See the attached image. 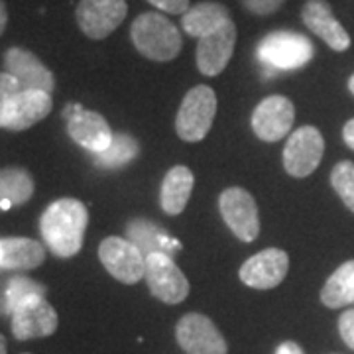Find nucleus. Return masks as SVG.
<instances>
[{
	"label": "nucleus",
	"mask_w": 354,
	"mask_h": 354,
	"mask_svg": "<svg viewBox=\"0 0 354 354\" xmlns=\"http://www.w3.org/2000/svg\"><path fill=\"white\" fill-rule=\"evenodd\" d=\"M88 211L79 199H57L39 218V232L46 248L57 258H71L83 248Z\"/></svg>",
	"instance_id": "f257e3e1"
},
{
	"label": "nucleus",
	"mask_w": 354,
	"mask_h": 354,
	"mask_svg": "<svg viewBox=\"0 0 354 354\" xmlns=\"http://www.w3.org/2000/svg\"><path fill=\"white\" fill-rule=\"evenodd\" d=\"M130 38L140 55L167 64L181 53L183 39L177 26L160 12H144L132 22Z\"/></svg>",
	"instance_id": "f03ea898"
},
{
	"label": "nucleus",
	"mask_w": 354,
	"mask_h": 354,
	"mask_svg": "<svg viewBox=\"0 0 354 354\" xmlns=\"http://www.w3.org/2000/svg\"><path fill=\"white\" fill-rule=\"evenodd\" d=\"M313 55H315V48L311 39L288 30L272 32L258 44V59L268 67L279 71L305 67L313 59Z\"/></svg>",
	"instance_id": "7ed1b4c3"
},
{
	"label": "nucleus",
	"mask_w": 354,
	"mask_h": 354,
	"mask_svg": "<svg viewBox=\"0 0 354 354\" xmlns=\"http://www.w3.org/2000/svg\"><path fill=\"white\" fill-rule=\"evenodd\" d=\"M216 114L215 91L197 85L185 93L176 116V132L183 142H201L213 127Z\"/></svg>",
	"instance_id": "20e7f679"
},
{
	"label": "nucleus",
	"mask_w": 354,
	"mask_h": 354,
	"mask_svg": "<svg viewBox=\"0 0 354 354\" xmlns=\"http://www.w3.org/2000/svg\"><path fill=\"white\" fill-rule=\"evenodd\" d=\"M10 325L16 341L46 339L57 330L59 317L53 305L44 299V295H30L14 307Z\"/></svg>",
	"instance_id": "39448f33"
},
{
	"label": "nucleus",
	"mask_w": 354,
	"mask_h": 354,
	"mask_svg": "<svg viewBox=\"0 0 354 354\" xmlns=\"http://www.w3.org/2000/svg\"><path fill=\"white\" fill-rule=\"evenodd\" d=\"M144 278L150 288V293L162 304L179 305L189 295V281L171 256H165V254L146 256Z\"/></svg>",
	"instance_id": "423d86ee"
},
{
	"label": "nucleus",
	"mask_w": 354,
	"mask_h": 354,
	"mask_svg": "<svg viewBox=\"0 0 354 354\" xmlns=\"http://www.w3.org/2000/svg\"><path fill=\"white\" fill-rule=\"evenodd\" d=\"M223 221L242 242H254L260 234V216L254 197L242 187H228L218 197Z\"/></svg>",
	"instance_id": "0eeeda50"
},
{
	"label": "nucleus",
	"mask_w": 354,
	"mask_h": 354,
	"mask_svg": "<svg viewBox=\"0 0 354 354\" xmlns=\"http://www.w3.org/2000/svg\"><path fill=\"white\" fill-rule=\"evenodd\" d=\"M325 153V140L315 127H301L291 132L283 148V167L291 177L304 179L315 171Z\"/></svg>",
	"instance_id": "6e6552de"
},
{
	"label": "nucleus",
	"mask_w": 354,
	"mask_h": 354,
	"mask_svg": "<svg viewBox=\"0 0 354 354\" xmlns=\"http://www.w3.org/2000/svg\"><path fill=\"white\" fill-rule=\"evenodd\" d=\"M176 339L185 354H227L228 344L216 325L203 313H187L176 325Z\"/></svg>",
	"instance_id": "1a4fd4ad"
},
{
	"label": "nucleus",
	"mask_w": 354,
	"mask_h": 354,
	"mask_svg": "<svg viewBox=\"0 0 354 354\" xmlns=\"http://www.w3.org/2000/svg\"><path fill=\"white\" fill-rule=\"evenodd\" d=\"M64 118L67 120V134L81 148H85L91 153L109 150L114 132L102 114L85 111L81 104H67Z\"/></svg>",
	"instance_id": "9d476101"
},
{
	"label": "nucleus",
	"mask_w": 354,
	"mask_h": 354,
	"mask_svg": "<svg viewBox=\"0 0 354 354\" xmlns=\"http://www.w3.org/2000/svg\"><path fill=\"white\" fill-rule=\"evenodd\" d=\"M99 258L104 270L120 283L134 286L144 278L146 258L128 239H120V236L104 239L99 246Z\"/></svg>",
	"instance_id": "9b49d317"
},
{
	"label": "nucleus",
	"mask_w": 354,
	"mask_h": 354,
	"mask_svg": "<svg viewBox=\"0 0 354 354\" xmlns=\"http://www.w3.org/2000/svg\"><path fill=\"white\" fill-rule=\"evenodd\" d=\"M127 14V0H81L75 18L87 38L104 39L124 22Z\"/></svg>",
	"instance_id": "f8f14e48"
},
{
	"label": "nucleus",
	"mask_w": 354,
	"mask_h": 354,
	"mask_svg": "<svg viewBox=\"0 0 354 354\" xmlns=\"http://www.w3.org/2000/svg\"><path fill=\"white\" fill-rule=\"evenodd\" d=\"M290 272V256L281 248H266L241 266L239 276L254 290H274Z\"/></svg>",
	"instance_id": "ddd939ff"
},
{
	"label": "nucleus",
	"mask_w": 354,
	"mask_h": 354,
	"mask_svg": "<svg viewBox=\"0 0 354 354\" xmlns=\"http://www.w3.org/2000/svg\"><path fill=\"white\" fill-rule=\"evenodd\" d=\"M295 120V109L288 97H266L252 113L254 134L262 142H278L290 134Z\"/></svg>",
	"instance_id": "4468645a"
},
{
	"label": "nucleus",
	"mask_w": 354,
	"mask_h": 354,
	"mask_svg": "<svg viewBox=\"0 0 354 354\" xmlns=\"http://www.w3.org/2000/svg\"><path fill=\"white\" fill-rule=\"evenodd\" d=\"M53 109L50 93L44 91H32V88H20L14 99L8 104L4 118H2V128L10 132H22L34 124L41 122Z\"/></svg>",
	"instance_id": "2eb2a0df"
},
{
	"label": "nucleus",
	"mask_w": 354,
	"mask_h": 354,
	"mask_svg": "<svg viewBox=\"0 0 354 354\" xmlns=\"http://www.w3.org/2000/svg\"><path fill=\"white\" fill-rule=\"evenodd\" d=\"M236 46V26L228 20L197 44V67L205 77H216L227 69Z\"/></svg>",
	"instance_id": "dca6fc26"
},
{
	"label": "nucleus",
	"mask_w": 354,
	"mask_h": 354,
	"mask_svg": "<svg viewBox=\"0 0 354 354\" xmlns=\"http://www.w3.org/2000/svg\"><path fill=\"white\" fill-rule=\"evenodd\" d=\"M4 69L6 73L20 83L22 88H32V91H44V93H53L55 88V77L46 65L34 55L32 51L24 48H10L4 53Z\"/></svg>",
	"instance_id": "f3484780"
},
{
	"label": "nucleus",
	"mask_w": 354,
	"mask_h": 354,
	"mask_svg": "<svg viewBox=\"0 0 354 354\" xmlns=\"http://www.w3.org/2000/svg\"><path fill=\"white\" fill-rule=\"evenodd\" d=\"M301 20L333 51H346L351 48V36L335 18L327 0H307L301 8Z\"/></svg>",
	"instance_id": "a211bd4d"
},
{
	"label": "nucleus",
	"mask_w": 354,
	"mask_h": 354,
	"mask_svg": "<svg viewBox=\"0 0 354 354\" xmlns=\"http://www.w3.org/2000/svg\"><path fill=\"white\" fill-rule=\"evenodd\" d=\"M128 241L132 242L138 248L142 256H150V254H165V256H176L181 252V244L174 236H169V232L156 225L152 221L146 218H134L127 225Z\"/></svg>",
	"instance_id": "6ab92c4d"
},
{
	"label": "nucleus",
	"mask_w": 354,
	"mask_h": 354,
	"mask_svg": "<svg viewBox=\"0 0 354 354\" xmlns=\"http://www.w3.org/2000/svg\"><path fill=\"white\" fill-rule=\"evenodd\" d=\"M46 260V246L34 239H0V270H36Z\"/></svg>",
	"instance_id": "aec40b11"
},
{
	"label": "nucleus",
	"mask_w": 354,
	"mask_h": 354,
	"mask_svg": "<svg viewBox=\"0 0 354 354\" xmlns=\"http://www.w3.org/2000/svg\"><path fill=\"white\" fill-rule=\"evenodd\" d=\"M193 183H195L193 171L185 165H176L165 174L160 189V205L164 213L174 216L183 213L193 193Z\"/></svg>",
	"instance_id": "412c9836"
},
{
	"label": "nucleus",
	"mask_w": 354,
	"mask_h": 354,
	"mask_svg": "<svg viewBox=\"0 0 354 354\" xmlns=\"http://www.w3.org/2000/svg\"><path fill=\"white\" fill-rule=\"evenodd\" d=\"M230 20L227 6L218 2H199L181 16V28L191 38H205Z\"/></svg>",
	"instance_id": "4be33fe9"
},
{
	"label": "nucleus",
	"mask_w": 354,
	"mask_h": 354,
	"mask_svg": "<svg viewBox=\"0 0 354 354\" xmlns=\"http://www.w3.org/2000/svg\"><path fill=\"white\" fill-rule=\"evenodd\" d=\"M34 179L24 167H4L0 169V209L20 207L34 195Z\"/></svg>",
	"instance_id": "5701e85b"
},
{
	"label": "nucleus",
	"mask_w": 354,
	"mask_h": 354,
	"mask_svg": "<svg viewBox=\"0 0 354 354\" xmlns=\"http://www.w3.org/2000/svg\"><path fill=\"white\" fill-rule=\"evenodd\" d=\"M321 301L329 309L354 304V260L339 266L321 290Z\"/></svg>",
	"instance_id": "b1692460"
},
{
	"label": "nucleus",
	"mask_w": 354,
	"mask_h": 354,
	"mask_svg": "<svg viewBox=\"0 0 354 354\" xmlns=\"http://www.w3.org/2000/svg\"><path fill=\"white\" fill-rule=\"evenodd\" d=\"M140 153V144L134 136L127 132H114L113 142L109 150L101 153H93V162L101 169H118L124 167L130 162H134Z\"/></svg>",
	"instance_id": "393cba45"
},
{
	"label": "nucleus",
	"mask_w": 354,
	"mask_h": 354,
	"mask_svg": "<svg viewBox=\"0 0 354 354\" xmlns=\"http://www.w3.org/2000/svg\"><path fill=\"white\" fill-rule=\"evenodd\" d=\"M330 185L337 191V195L341 197L342 203L346 205L348 211L354 213V164L344 160L333 167L330 171Z\"/></svg>",
	"instance_id": "a878e982"
},
{
	"label": "nucleus",
	"mask_w": 354,
	"mask_h": 354,
	"mask_svg": "<svg viewBox=\"0 0 354 354\" xmlns=\"http://www.w3.org/2000/svg\"><path fill=\"white\" fill-rule=\"evenodd\" d=\"M44 293H46V288L39 286L38 281H34V279H28L24 276L10 279V283L6 288V311L12 313L14 307L20 301H24L26 297H30V295H44Z\"/></svg>",
	"instance_id": "bb28decb"
},
{
	"label": "nucleus",
	"mask_w": 354,
	"mask_h": 354,
	"mask_svg": "<svg viewBox=\"0 0 354 354\" xmlns=\"http://www.w3.org/2000/svg\"><path fill=\"white\" fill-rule=\"evenodd\" d=\"M20 83L14 79L10 73H0V128H2V118H4V113L8 109V104L14 99V95L20 91Z\"/></svg>",
	"instance_id": "cd10ccee"
},
{
	"label": "nucleus",
	"mask_w": 354,
	"mask_h": 354,
	"mask_svg": "<svg viewBox=\"0 0 354 354\" xmlns=\"http://www.w3.org/2000/svg\"><path fill=\"white\" fill-rule=\"evenodd\" d=\"M283 2L286 0H242L244 8L256 16H270V14L278 12L283 6Z\"/></svg>",
	"instance_id": "c85d7f7f"
},
{
	"label": "nucleus",
	"mask_w": 354,
	"mask_h": 354,
	"mask_svg": "<svg viewBox=\"0 0 354 354\" xmlns=\"http://www.w3.org/2000/svg\"><path fill=\"white\" fill-rule=\"evenodd\" d=\"M339 333L344 344L354 351V309H348L339 317Z\"/></svg>",
	"instance_id": "c756f323"
},
{
	"label": "nucleus",
	"mask_w": 354,
	"mask_h": 354,
	"mask_svg": "<svg viewBox=\"0 0 354 354\" xmlns=\"http://www.w3.org/2000/svg\"><path fill=\"white\" fill-rule=\"evenodd\" d=\"M153 8L162 10L165 14H183L189 10V0H148Z\"/></svg>",
	"instance_id": "7c9ffc66"
},
{
	"label": "nucleus",
	"mask_w": 354,
	"mask_h": 354,
	"mask_svg": "<svg viewBox=\"0 0 354 354\" xmlns=\"http://www.w3.org/2000/svg\"><path fill=\"white\" fill-rule=\"evenodd\" d=\"M276 354H305V353H304V348H301L297 342L286 341V342H281L278 348H276Z\"/></svg>",
	"instance_id": "2f4dec72"
},
{
	"label": "nucleus",
	"mask_w": 354,
	"mask_h": 354,
	"mask_svg": "<svg viewBox=\"0 0 354 354\" xmlns=\"http://www.w3.org/2000/svg\"><path fill=\"white\" fill-rule=\"evenodd\" d=\"M342 140L351 150H354V118H351L342 128Z\"/></svg>",
	"instance_id": "473e14b6"
},
{
	"label": "nucleus",
	"mask_w": 354,
	"mask_h": 354,
	"mask_svg": "<svg viewBox=\"0 0 354 354\" xmlns=\"http://www.w3.org/2000/svg\"><path fill=\"white\" fill-rule=\"evenodd\" d=\"M6 24H8V10H6V4H4V0H0V36L4 34Z\"/></svg>",
	"instance_id": "72a5a7b5"
},
{
	"label": "nucleus",
	"mask_w": 354,
	"mask_h": 354,
	"mask_svg": "<svg viewBox=\"0 0 354 354\" xmlns=\"http://www.w3.org/2000/svg\"><path fill=\"white\" fill-rule=\"evenodd\" d=\"M0 354H6V339H4V335H0Z\"/></svg>",
	"instance_id": "f704fd0d"
},
{
	"label": "nucleus",
	"mask_w": 354,
	"mask_h": 354,
	"mask_svg": "<svg viewBox=\"0 0 354 354\" xmlns=\"http://www.w3.org/2000/svg\"><path fill=\"white\" fill-rule=\"evenodd\" d=\"M348 91L354 95V75H351V79H348Z\"/></svg>",
	"instance_id": "c9c22d12"
}]
</instances>
